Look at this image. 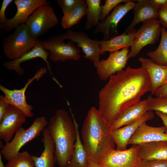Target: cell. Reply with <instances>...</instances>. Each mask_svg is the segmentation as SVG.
<instances>
[{"instance_id": "obj_1", "label": "cell", "mask_w": 167, "mask_h": 167, "mask_svg": "<svg viewBox=\"0 0 167 167\" xmlns=\"http://www.w3.org/2000/svg\"><path fill=\"white\" fill-rule=\"evenodd\" d=\"M151 90L147 71L142 67L128 66L111 75L100 91L98 110L111 125L126 109L139 102L141 97Z\"/></svg>"}, {"instance_id": "obj_2", "label": "cell", "mask_w": 167, "mask_h": 167, "mask_svg": "<svg viewBox=\"0 0 167 167\" xmlns=\"http://www.w3.org/2000/svg\"><path fill=\"white\" fill-rule=\"evenodd\" d=\"M111 125L103 118L98 109L89 110L81 130L83 143L88 164H100L105 156L115 149Z\"/></svg>"}, {"instance_id": "obj_3", "label": "cell", "mask_w": 167, "mask_h": 167, "mask_svg": "<svg viewBox=\"0 0 167 167\" xmlns=\"http://www.w3.org/2000/svg\"><path fill=\"white\" fill-rule=\"evenodd\" d=\"M47 127L55 145V155L59 167H67L73 153L76 131L73 118L63 109H58Z\"/></svg>"}, {"instance_id": "obj_4", "label": "cell", "mask_w": 167, "mask_h": 167, "mask_svg": "<svg viewBox=\"0 0 167 167\" xmlns=\"http://www.w3.org/2000/svg\"><path fill=\"white\" fill-rule=\"evenodd\" d=\"M39 41L33 36L28 26L24 23L16 27L13 32L3 39V52L7 58L13 60L31 50Z\"/></svg>"}, {"instance_id": "obj_5", "label": "cell", "mask_w": 167, "mask_h": 167, "mask_svg": "<svg viewBox=\"0 0 167 167\" xmlns=\"http://www.w3.org/2000/svg\"><path fill=\"white\" fill-rule=\"evenodd\" d=\"M48 122L43 116L36 118L27 129L20 127L12 140L6 143L1 148L0 153L8 161L15 156L22 148L28 142L41 135Z\"/></svg>"}, {"instance_id": "obj_6", "label": "cell", "mask_w": 167, "mask_h": 167, "mask_svg": "<svg viewBox=\"0 0 167 167\" xmlns=\"http://www.w3.org/2000/svg\"><path fill=\"white\" fill-rule=\"evenodd\" d=\"M59 19L50 4L43 5L36 9L29 17L25 24L33 36L36 39L55 26Z\"/></svg>"}, {"instance_id": "obj_7", "label": "cell", "mask_w": 167, "mask_h": 167, "mask_svg": "<svg viewBox=\"0 0 167 167\" xmlns=\"http://www.w3.org/2000/svg\"><path fill=\"white\" fill-rule=\"evenodd\" d=\"M40 42L45 49L49 50V57L52 61H78L80 58L79 48L71 41L65 43L61 35H53Z\"/></svg>"}, {"instance_id": "obj_8", "label": "cell", "mask_w": 167, "mask_h": 167, "mask_svg": "<svg viewBox=\"0 0 167 167\" xmlns=\"http://www.w3.org/2000/svg\"><path fill=\"white\" fill-rule=\"evenodd\" d=\"M47 70L45 67L41 68L34 76L28 79L24 86L20 89L10 90L0 85V90L4 93L6 101L10 105H14L23 111L27 117H32L34 115L32 112L33 107L27 103L25 92L30 84L35 80H39L46 73Z\"/></svg>"}, {"instance_id": "obj_9", "label": "cell", "mask_w": 167, "mask_h": 167, "mask_svg": "<svg viewBox=\"0 0 167 167\" xmlns=\"http://www.w3.org/2000/svg\"><path fill=\"white\" fill-rule=\"evenodd\" d=\"M161 24L157 19L143 23L136 32L135 36L128 54V58H134L143 48L154 44L161 33Z\"/></svg>"}, {"instance_id": "obj_10", "label": "cell", "mask_w": 167, "mask_h": 167, "mask_svg": "<svg viewBox=\"0 0 167 167\" xmlns=\"http://www.w3.org/2000/svg\"><path fill=\"white\" fill-rule=\"evenodd\" d=\"M135 4L134 1L128 0L123 4L118 5L104 20L95 28L93 34L103 33L104 40H108L116 36L118 33V23L128 12L133 9Z\"/></svg>"}, {"instance_id": "obj_11", "label": "cell", "mask_w": 167, "mask_h": 167, "mask_svg": "<svg viewBox=\"0 0 167 167\" xmlns=\"http://www.w3.org/2000/svg\"><path fill=\"white\" fill-rule=\"evenodd\" d=\"M141 160L139 145H132L124 150H112L99 165L102 167H138Z\"/></svg>"}, {"instance_id": "obj_12", "label": "cell", "mask_w": 167, "mask_h": 167, "mask_svg": "<svg viewBox=\"0 0 167 167\" xmlns=\"http://www.w3.org/2000/svg\"><path fill=\"white\" fill-rule=\"evenodd\" d=\"M24 113L14 105H9L0 122V139L10 141L16 131L26 121Z\"/></svg>"}, {"instance_id": "obj_13", "label": "cell", "mask_w": 167, "mask_h": 167, "mask_svg": "<svg viewBox=\"0 0 167 167\" xmlns=\"http://www.w3.org/2000/svg\"><path fill=\"white\" fill-rule=\"evenodd\" d=\"M61 35L64 40H70L71 42L76 43V46L81 48L84 53V58L91 61L94 65L100 61V41L91 39L83 32L73 31L69 29Z\"/></svg>"}, {"instance_id": "obj_14", "label": "cell", "mask_w": 167, "mask_h": 167, "mask_svg": "<svg viewBox=\"0 0 167 167\" xmlns=\"http://www.w3.org/2000/svg\"><path fill=\"white\" fill-rule=\"evenodd\" d=\"M129 47L122 49L112 53H110L106 59L100 60L94 65L96 68V72L100 79L106 81L112 75L125 68L129 52Z\"/></svg>"}, {"instance_id": "obj_15", "label": "cell", "mask_w": 167, "mask_h": 167, "mask_svg": "<svg viewBox=\"0 0 167 167\" xmlns=\"http://www.w3.org/2000/svg\"><path fill=\"white\" fill-rule=\"evenodd\" d=\"M14 3L17 7L15 15L11 18L7 19L4 23L0 24V28L6 32L25 23L32 12L39 7L50 4L46 0H15Z\"/></svg>"}, {"instance_id": "obj_16", "label": "cell", "mask_w": 167, "mask_h": 167, "mask_svg": "<svg viewBox=\"0 0 167 167\" xmlns=\"http://www.w3.org/2000/svg\"><path fill=\"white\" fill-rule=\"evenodd\" d=\"M165 126L155 127L150 126L146 122L142 123L130 138L128 144H140L156 141H167Z\"/></svg>"}, {"instance_id": "obj_17", "label": "cell", "mask_w": 167, "mask_h": 167, "mask_svg": "<svg viewBox=\"0 0 167 167\" xmlns=\"http://www.w3.org/2000/svg\"><path fill=\"white\" fill-rule=\"evenodd\" d=\"M154 117L153 113L149 111L133 122L112 131L111 134L117 146V149L120 150L126 149L130 138L139 126L143 122L153 119Z\"/></svg>"}, {"instance_id": "obj_18", "label": "cell", "mask_w": 167, "mask_h": 167, "mask_svg": "<svg viewBox=\"0 0 167 167\" xmlns=\"http://www.w3.org/2000/svg\"><path fill=\"white\" fill-rule=\"evenodd\" d=\"M40 41L39 40L37 44L31 50L19 58L4 62L3 66L8 70L14 71L18 75L21 76L24 75V69L20 67L21 63L28 60L40 58L46 63L47 70L51 73V66L48 60L49 52L46 51L41 46Z\"/></svg>"}, {"instance_id": "obj_19", "label": "cell", "mask_w": 167, "mask_h": 167, "mask_svg": "<svg viewBox=\"0 0 167 167\" xmlns=\"http://www.w3.org/2000/svg\"><path fill=\"white\" fill-rule=\"evenodd\" d=\"M133 9L134 18L124 32L128 33L134 29V27L141 22L157 19L159 17V9L150 0L136 1Z\"/></svg>"}, {"instance_id": "obj_20", "label": "cell", "mask_w": 167, "mask_h": 167, "mask_svg": "<svg viewBox=\"0 0 167 167\" xmlns=\"http://www.w3.org/2000/svg\"><path fill=\"white\" fill-rule=\"evenodd\" d=\"M142 67L148 72L151 83V95L167 82V65L163 66L154 62L151 59L140 57L138 59Z\"/></svg>"}, {"instance_id": "obj_21", "label": "cell", "mask_w": 167, "mask_h": 167, "mask_svg": "<svg viewBox=\"0 0 167 167\" xmlns=\"http://www.w3.org/2000/svg\"><path fill=\"white\" fill-rule=\"evenodd\" d=\"M44 149L40 156L32 155L35 167H54L56 160L55 145L47 127L42 132Z\"/></svg>"}, {"instance_id": "obj_22", "label": "cell", "mask_w": 167, "mask_h": 167, "mask_svg": "<svg viewBox=\"0 0 167 167\" xmlns=\"http://www.w3.org/2000/svg\"><path fill=\"white\" fill-rule=\"evenodd\" d=\"M148 111L147 100L140 101L126 109L111 124L112 131L127 125L144 115Z\"/></svg>"}, {"instance_id": "obj_23", "label": "cell", "mask_w": 167, "mask_h": 167, "mask_svg": "<svg viewBox=\"0 0 167 167\" xmlns=\"http://www.w3.org/2000/svg\"><path fill=\"white\" fill-rule=\"evenodd\" d=\"M136 31L134 29L128 33L124 32L120 35L107 40L100 41L101 55L106 52L112 53L120 49L131 47L135 40Z\"/></svg>"}, {"instance_id": "obj_24", "label": "cell", "mask_w": 167, "mask_h": 167, "mask_svg": "<svg viewBox=\"0 0 167 167\" xmlns=\"http://www.w3.org/2000/svg\"><path fill=\"white\" fill-rule=\"evenodd\" d=\"M138 145L142 159L167 160V141L147 143Z\"/></svg>"}, {"instance_id": "obj_25", "label": "cell", "mask_w": 167, "mask_h": 167, "mask_svg": "<svg viewBox=\"0 0 167 167\" xmlns=\"http://www.w3.org/2000/svg\"><path fill=\"white\" fill-rule=\"evenodd\" d=\"M71 113L76 131V138L72 157L67 167H87L88 164L86 152L80 138L79 126Z\"/></svg>"}, {"instance_id": "obj_26", "label": "cell", "mask_w": 167, "mask_h": 167, "mask_svg": "<svg viewBox=\"0 0 167 167\" xmlns=\"http://www.w3.org/2000/svg\"><path fill=\"white\" fill-rule=\"evenodd\" d=\"M87 8L86 1L84 0L63 15L61 21L62 28L68 29L79 22L86 14Z\"/></svg>"}, {"instance_id": "obj_27", "label": "cell", "mask_w": 167, "mask_h": 167, "mask_svg": "<svg viewBox=\"0 0 167 167\" xmlns=\"http://www.w3.org/2000/svg\"><path fill=\"white\" fill-rule=\"evenodd\" d=\"M86 3L87 19L83 29L90 30L93 27H97L100 23L101 1L100 0H86Z\"/></svg>"}, {"instance_id": "obj_28", "label": "cell", "mask_w": 167, "mask_h": 167, "mask_svg": "<svg viewBox=\"0 0 167 167\" xmlns=\"http://www.w3.org/2000/svg\"><path fill=\"white\" fill-rule=\"evenodd\" d=\"M161 38L160 44L155 50L148 52L147 55L155 63L161 65H167V30L162 27Z\"/></svg>"}, {"instance_id": "obj_29", "label": "cell", "mask_w": 167, "mask_h": 167, "mask_svg": "<svg viewBox=\"0 0 167 167\" xmlns=\"http://www.w3.org/2000/svg\"><path fill=\"white\" fill-rule=\"evenodd\" d=\"M6 167H35L32 155L25 151L19 152L8 161Z\"/></svg>"}, {"instance_id": "obj_30", "label": "cell", "mask_w": 167, "mask_h": 167, "mask_svg": "<svg viewBox=\"0 0 167 167\" xmlns=\"http://www.w3.org/2000/svg\"><path fill=\"white\" fill-rule=\"evenodd\" d=\"M147 100L148 111H158L167 115V96L153 97L150 95Z\"/></svg>"}, {"instance_id": "obj_31", "label": "cell", "mask_w": 167, "mask_h": 167, "mask_svg": "<svg viewBox=\"0 0 167 167\" xmlns=\"http://www.w3.org/2000/svg\"><path fill=\"white\" fill-rule=\"evenodd\" d=\"M128 0H105L104 5L101 6V12L100 18V22L103 21L109 15L110 11L118 5L125 3Z\"/></svg>"}, {"instance_id": "obj_32", "label": "cell", "mask_w": 167, "mask_h": 167, "mask_svg": "<svg viewBox=\"0 0 167 167\" xmlns=\"http://www.w3.org/2000/svg\"><path fill=\"white\" fill-rule=\"evenodd\" d=\"M84 1V0H57L56 1L61 7L63 15H64Z\"/></svg>"}, {"instance_id": "obj_33", "label": "cell", "mask_w": 167, "mask_h": 167, "mask_svg": "<svg viewBox=\"0 0 167 167\" xmlns=\"http://www.w3.org/2000/svg\"><path fill=\"white\" fill-rule=\"evenodd\" d=\"M138 167H167V160L142 159Z\"/></svg>"}, {"instance_id": "obj_34", "label": "cell", "mask_w": 167, "mask_h": 167, "mask_svg": "<svg viewBox=\"0 0 167 167\" xmlns=\"http://www.w3.org/2000/svg\"><path fill=\"white\" fill-rule=\"evenodd\" d=\"M158 18L161 24L167 29V5L159 9Z\"/></svg>"}, {"instance_id": "obj_35", "label": "cell", "mask_w": 167, "mask_h": 167, "mask_svg": "<svg viewBox=\"0 0 167 167\" xmlns=\"http://www.w3.org/2000/svg\"><path fill=\"white\" fill-rule=\"evenodd\" d=\"M13 0H3L0 10V24H2L7 19L5 15V12L7 6L13 2Z\"/></svg>"}, {"instance_id": "obj_36", "label": "cell", "mask_w": 167, "mask_h": 167, "mask_svg": "<svg viewBox=\"0 0 167 167\" xmlns=\"http://www.w3.org/2000/svg\"><path fill=\"white\" fill-rule=\"evenodd\" d=\"M6 101L4 96H0V122H1L3 115L9 105Z\"/></svg>"}, {"instance_id": "obj_37", "label": "cell", "mask_w": 167, "mask_h": 167, "mask_svg": "<svg viewBox=\"0 0 167 167\" xmlns=\"http://www.w3.org/2000/svg\"><path fill=\"white\" fill-rule=\"evenodd\" d=\"M154 94L156 97L167 96V82L158 88L155 91Z\"/></svg>"}, {"instance_id": "obj_38", "label": "cell", "mask_w": 167, "mask_h": 167, "mask_svg": "<svg viewBox=\"0 0 167 167\" xmlns=\"http://www.w3.org/2000/svg\"><path fill=\"white\" fill-rule=\"evenodd\" d=\"M156 114L161 119L163 124L166 128L165 133L167 134V115L161 112L156 111Z\"/></svg>"}, {"instance_id": "obj_39", "label": "cell", "mask_w": 167, "mask_h": 167, "mask_svg": "<svg viewBox=\"0 0 167 167\" xmlns=\"http://www.w3.org/2000/svg\"><path fill=\"white\" fill-rule=\"evenodd\" d=\"M158 9L167 5V0H150Z\"/></svg>"}, {"instance_id": "obj_40", "label": "cell", "mask_w": 167, "mask_h": 167, "mask_svg": "<svg viewBox=\"0 0 167 167\" xmlns=\"http://www.w3.org/2000/svg\"><path fill=\"white\" fill-rule=\"evenodd\" d=\"M87 167H102L101 165L96 164H88Z\"/></svg>"}, {"instance_id": "obj_41", "label": "cell", "mask_w": 167, "mask_h": 167, "mask_svg": "<svg viewBox=\"0 0 167 167\" xmlns=\"http://www.w3.org/2000/svg\"><path fill=\"white\" fill-rule=\"evenodd\" d=\"M2 155L0 153V167H6L2 161Z\"/></svg>"}]
</instances>
